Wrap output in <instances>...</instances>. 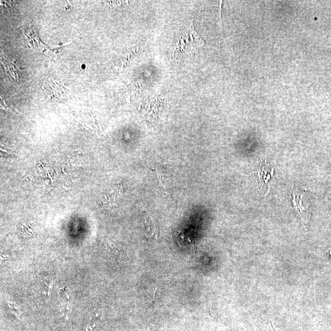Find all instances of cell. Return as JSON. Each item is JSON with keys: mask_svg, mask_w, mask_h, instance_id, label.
Returning a JSON list of instances; mask_svg holds the SVG:
<instances>
[{"mask_svg": "<svg viewBox=\"0 0 331 331\" xmlns=\"http://www.w3.org/2000/svg\"><path fill=\"white\" fill-rule=\"evenodd\" d=\"M293 203L303 223L308 224L311 217V208L306 191L300 187H293Z\"/></svg>", "mask_w": 331, "mask_h": 331, "instance_id": "2", "label": "cell"}, {"mask_svg": "<svg viewBox=\"0 0 331 331\" xmlns=\"http://www.w3.org/2000/svg\"><path fill=\"white\" fill-rule=\"evenodd\" d=\"M157 177L161 186L166 190V180L165 176L160 173V172H157Z\"/></svg>", "mask_w": 331, "mask_h": 331, "instance_id": "9", "label": "cell"}, {"mask_svg": "<svg viewBox=\"0 0 331 331\" xmlns=\"http://www.w3.org/2000/svg\"><path fill=\"white\" fill-rule=\"evenodd\" d=\"M1 151H2V152H6V153H9V152H8L7 151H6V150H4V149H1Z\"/></svg>", "mask_w": 331, "mask_h": 331, "instance_id": "11", "label": "cell"}, {"mask_svg": "<svg viewBox=\"0 0 331 331\" xmlns=\"http://www.w3.org/2000/svg\"><path fill=\"white\" fill-rule=\"evenodd\" d=\"M274 174V169L266 160L262 161L257 169V183L260 192L266 198L271 187L272 177Z\"/></svg>", "mask_w": 331, "mask_h": 331, "instance_id": "3", "label": "cell"}, {"mask_svg": "<svg viewBox=\"0 0 331 331\" xmlns=\"http://www.w3.org/2000/svg\"><path fill=\"white\" fill-rule=\"evenodd\" d=\"M107 246H108L110 251L112 252V254L115 256H117V257H119L120 258H122V252H120L119 249L115 246V245L113 243L112 241H107Z\"/></svg>", "mask_w": 331, "mask_h": 331, "instance_id": "6", "label": "cell"}, {"mask_svg": "<svg viewBox=\"0 0 331 331\" xmlns=\"http://www.w3.org/2000/svg\"><path fill=\"white\" fill-rule=\"evenodd\" d=\"M53 285V281L52 280H45V281L43 282V285H44L43 287H44V293H46L48 295H50L51 291L52 290Z\"/></svg>", "mask_w": 331, "mask_h": 331, "instance_id": "7", "label": "cell"}, {"mask_svg": "<svg viewBox=\"0 0 331 331\" xmlns=\"http://www.w3.org/2000/svg\"><path fill=\"white\" fill-rule=\"evenodd\" d=\"M7 303L12 314H14L16 317L19 318V310H18V307L15 305V303L12 302V301H8Z\"/></svg>", "mask_w": 331, "mask_h": 331, "instance_id": "8", "label": "cell"}, {"mask_svg": "<svg viewBox=\"0 0 331 331\" xmlns=\"http://www.w3.org/2000/svg\"><path fill=\"white\" fill-rule=\"evenodd\" d=\"M96 327V325L94 324L93 325H88L87 328V331H94Z\"/></svg>", "mask_w": 331, "mask_h": 331, "instance_id": "10", "label": "cell"}, {"mask_svg": "<svg viewBox=\"0 0 331 331\" xmlns=\"http://www.w3.org/2000/svg\"><path fill=\"white\" fill-rule=\"evenodd\" d=\"M330 254L331 257V250H330Z\"/></svg>", "mask_w": 331, "mask_h": 331, "instance_id": "12", "label": "cell"}, {"mask_svg": "<svg viewBox=\"0 0 331 331\" xmlns=\"http://www.w3.org/2000/svg\"><path fill=\"white\" fill-rule=\"evenodd\" d=\"M203 40L196 33L193 21L191 22L185 33L180 37L173 47L172 56L177 62L190 55L194 50L203 46Z\"/></svg>", "mask_w": 331, "mask_h": 331, "instance_id": "1", "label": "cell"}, {"mask_svg": "<svg viewBox=\"0 0 331 331\" xmlns=\"http://www.w3.org/2000/svg\"><path fill=\"white\" fill-rule=\"evenodd\" d=\"M174 238L179 245L180 248L188 250V251L195 253L196 247L192 239L179 231H175Z\"/></svg>", "mask_w": 331, "mask_h": 331, "instance_id": "5", "label": "cell"}, {"mask_svg": "<svg viewBox=\"0 0 331 331\" xmlns=\"http://www.w3.org/2000/svg\"><path fill=\"white\" fill-rule=\"evenodd\" d=\"M143 217L145 233L150 238H154L157 239L160 235V231L154 218L147 212H143Z\"/></svg>", "mask_w": 331, "mask_h": 331, "instance_id": "4", "label": "cell"}]
</instances>
